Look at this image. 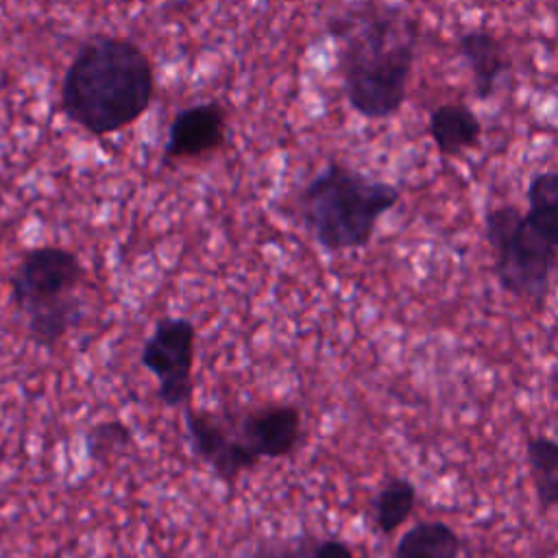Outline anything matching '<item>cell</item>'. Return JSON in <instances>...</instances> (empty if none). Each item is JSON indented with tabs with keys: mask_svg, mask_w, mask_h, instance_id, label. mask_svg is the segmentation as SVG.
Masks as SVG:
<instances>
[{
	"mask_svg": "<svg viewBox=\"0 0 558 558\" xmlns=\"http://www.w3.org/2000/svg\"><path fill=\"white\" fill-rule=\"evenodd\" d=\"M344 98L360 118L379 122L405 105L421 26L399 4L366 0L327 24Z\"/></svg>",
	"mask_w": 558,
	"mask_h": 558,
	"instance_id": "obj_1",
	"label": "cell"
},
{
	"mask_svg": "<svg viewBox=\"0 0 558 558\" xmlns=\"http://www.w3.org/2000/svg\"><path fill=\"white\" fill-rule=\"evenodd\" d=\"M155 98V68L133 39L96 35L85 41L63 72L61 113L102 137L135 124Z\"/></svg>",
	"mask_w": 558,
	"mask_h": 558,
	"instance_id": "obj_2",
	"label": "cell"
},
{
	"mask_svg": "<svg viewBox=\"0 0 558 558\" xmlns=\"http://www.w3.org/2000/svg\"><path fill=\"white\" fill-rule=\"evenodd\" d=\"M401 198L395 183L373 179L342 161H327L299 192V214L312 238L331 253L364 248Z\"/></svg>",
	"mask_w": 558,
	"mask_h": 558,
	"instance_id": "obj_3",
	"label": "cell"
},
{
	"mask_svg": "<svg viewBox=\"0 0 558 558\" xmlns=\"http://www.w3.org/2000/svg\"><path fill=\"white\" fill-rule=\"evenodd\" d=\"M81 279L83 264L68 248L37 246L22 255L11 277V299L26 318L28 336L41 347H54L78 325Z\"/></svg>",
	"mask_w": 558,
	"mask_h": 558,
	"instance_id": "obj_4",
	"label": "cell"
},
{
	"mask_svg": "<svg viewBox=\"0 0 558 558\" xmlns=\"http://www.w3.org/2000/svg\"><path fill=\"white\" fill-rule=\"evenodd\" d=\"M484 235L495 251V272L501 288L541 307L549 292L558 248L510 203L486 209Z\"/></svg>",
	"mask_w": 558,
	"mask_h": 558,
	"instance_id": "obj_5",
	"label": "cell"
},
{
	"mask_svg": "<svg viewBox=\"0 0 558 558\" xmlns=\"http://www.w3.org/2000/svg\"><path fill=\"white\" fill-rule=\"evenodd\" d=\"M196 329L185 318L157 323L142 349V364L157 377V397L168 408L192 405V366Z\"/></svg>",
	"mask_w": 558,
	"mask_h": 558,
	"instance_id": "obj_6",
	"label": "cell"
},
{
	"mask_svg": "<svg viewBox=\"0 0 558 558\" xmlns=\"http://www.w3.org/2000/svg\"><path fill=\"white\" fill-rule=\"evenodd\" d=\"M185 427L194 453L207 462L225 482L235 480L244 469H251L257 462L240 442L231 421H225L218 414L187 405Z\"/></svg>",
	"mask_w": 558,
	"mask_h": 558,
	"instance_id": "obj_7",
	"label": "cell"
},
{
	"mask_svg": "<svg viewBox=\"0 0 558 558\" xmlns=\"http://www.w3.org/2000/svg\"><path fill=\"white\" fill-rule=\"evenodd\" d=\"M227 140V111L218 100L181 109L168 129L163 159H192L222 148Z\"/></svg>",
	"mask_w": 558,
	"mask_h": 558,
	"instance_id": "obj_8",
	"label": "cell"
},
{
	"mask_svg": "<svg viewBox=\"0 0 558 558\" xmlns=\"http://www.w3.org/2000/svg\"><path fill=\"white\" fill-rule=\"evenodd\" d=\"M231 425L255 460L288 456L301 438V412L292 405H270L248 412L238 427L235 423Z\"/></svg>",
	"mask_w": 558,
	"mask_h": 558,
	"instance_id": "obj_9",
	"label": "cell"
},
{
	"mask_svg": "<svg viewBox=\"0 0 558 558\" xmlns=\"http://www.w3.org/2000/svg\"><path fill=\"white\" fill-rule=\"evenodd\" d=\"M456 54L464 61L471 74V85L477 100H488L510 70V59L504 44L486 28H466L458 33Z\"/></svg>",
	"mask_w": 558,
	"mask_h": 558,
	"instance_id": "obj_10",
	"label": "cell"
},
{
	"mask_svg": "<svg viewBox=\"0 0 558 558\" xmlns=\"http://www.w3.org/2000/svg\"><path fill=\"white\" fill-rule=\"evenodd\" d=\"M427 133L442 157H460L482 144V122L464 102H442L427 116Z\"/></svg>",
	"mask_w": 558,
	"mask_h": 558,
	"instance_id": "obj_11",
	"label": "cell"
},
{
	"mask_svg": "<svg viewBox=\"0 0 558 558\" xmlns=\"http://www.w3.org/2000/svg\"><path fill=\"white\" fill-rule=\"evenodd\" d=\"M462 549L458 532L442 521H421L401 534L395 558H458Z\"/></svg>",
	"mask_w": 558,
	"mask_h": 558,
	"instance_id": "obj_12",
	"label": "cell"
},
{
	"mask_svg": "<svg viewBox=\"0 0 558 558\" xmlns=\"http://www.w3.org/2000/svg\"><path fill=\"white\" fill-rule=\"evenodd\" d=\"M530 222L558 248V170L534 172L525 190Z\"/></svg>",
	"mask_w": 558,
	"mask_h": 558,
	"instance_id": "obj_13",
	"label": "cell"
},
{
	"mask_svg": "<svg viewBox=\"0 0 558 558\" xmlns=\"http://www.w3.org/2000/svg\"><path fill=\"white\" fill-rule=\"evenodd\" d=\"M416 504V488L405 477L390 480L375 499V523L384 534H392L405 523Z\"/></svg>",
	"mask_w": 558,
	"mask_h": 558,
	"instance_id": "obj_14",
	"label": "cell"
},
{
	"mask_svg": "<svg viewBox=\"0 0 558 558\" xmlns=\"http://www.w3.org/2000/svg\"><path fill=\"white\" fill-rule=\"evenodd\" d=\"M525 458H527L534 480L558 475V440L547 438V436L527 438Z\"/></svg>",
	"mask_w": 558,
	"mask_h": 558,
	"instance_id": "obj_15",
	"label": "cell"
},
{
	"mask_svg": "<svg viewBox=\"0 0 558 558\" xmlns=\"http://www.w3.org/2000/svg\"><path fill=\"white\" fill-rule=\"evenodd\" d=\"M89 449L92 451H100L105 447L111 445H126L129 442V432L124 425L118 423H109V425H100L96 432L89 434Z\"/></svg>",
	"mask_w": 558,
	"mask_h": 558,
	"instance_id": "obj_16",
	"label": "cell"
},
{
	"mask_svg": "<svg viewBox=\"0 0 558 558\" xmlns=\"http://www.w3.org/2000/svg\"><path fill=\"white\" fill-rule=\"evenodd\" d=\"M310 558H355V556H353V549L347 543L329 538V541L318 543Z\"/></svg>",
	"mask_w": 558,
	"mask_h": 558,
	"instance_id": "obj_17",
	"label": "cell"
},
{
	"mask_svg": "<svg viewBox=\"0 0 558 558\" xmlns=\"http://www.w3.org/2000/svg\"><path fill=\"white\" fill-rule=\"evenodd\" d=\"M0 462H2V451H0Z\"/></svg>",
	"mask_w": 558,
	"mask_h": 558,
	"instance_id": "obj_18",
	"label": "cell"
}]
</instances>
